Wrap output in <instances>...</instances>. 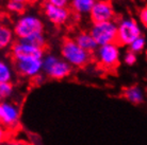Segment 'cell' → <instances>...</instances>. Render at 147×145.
I'll return each mask as SVG.
<instances>
[{"label": "cell", "mask_w": 147, "mask_h": 145, "mask_svg": "<svg viewBox=\"0 0 147 145\" xmlns=\"http://www.w3.org/2000/svg\"><path fill=\"white\" fill-rule=\"evenodd\" d=\"M61 58L71 68L85 67L92 59V54L84 51L71 38H65L61 45Z\"/></svg>", "instance_id": "cell-1"}, {"label": "cell", "mask_w": 147, "mask_h": 145, "mask_svg": "<svg viewBox=\"0 0 147 145\" xmlns=\"http://www.w3.org/2000/svg\"><path fill=\"white\" fill-rule=\"evenodd\" d=\"M14 35L19 40H27L40 33H44V23L33 14H22L14 25Z\"/></svg>", "instance_id": "cell-2"}, {"label": "cell", "mask_w": 147, "mask_h": 145, "mask_svg": "<svg viewBox=\"0 0 147 145\" xmlns=\"http://www.w3.org/2000/svg\"><path fill=\"white\" fill-rule=\"evenodd\" d=\"M73 68L62 58L55 54L44 55L42 61V73L51 80H64L71 74Z\"/></svg>", "instance_id": "cell-3"}, {"label": "cell", "mask_w": 147, "mask_h": 145, "mask_svg": "<svg viewBox=\"0 0 147 145\" xmlns=\"http://www.w3.org/2000/svg\"><path fill=\"white\" fill-rule=\"evenodd\" d=\"M116 44L118 46H129L136 38L143 35L140 23L132 17L121 19L118 22H116Z\"/></svg>", "instance_id": "cell-4"}, {"label": "cell", "mask_w": 147, "mask_h": 145, "mask_svg": "<svg viewBox=\"0 0 147 145\" xmlns=\"http://www.w3.org/2000/svg\"><path fill=\"white\" fill-rule=\"evenodd\" d=\"M88 33L94 38L98 47L105 46V45L114 44V43H116L117 25L114 20L96 22V23H93Z\"/></svg>", "instance_id": "cell-5"}, {"label": "cell", "mask_w": 147, "mask_h": 145, "mask_svg": "<svg viewBox=\"0 0 147 145\" xmlns=\"http://www.w3.org/2000/svg\"><path fill=\"white\" fill-rule=\"evenodd\" d=\"M95 54L97 63L103 69H115L121 62V48L116 43L100 46L95 51Z\"/></svg>", "instance_id": "cell-6"}, {"label": "cell", "mask_w": 147, "mask_h": 145, "mask_svg": "<svg viewBox=\"0 0 147 145\" xmlns=\"http://www.w3.org/2000/svg\"><path fill=\"white\" fill-rule=\"evenodd\" d=\"M42 61L43 58L27 57L14 61L15 71L22 77L32 78L42 74Z\"/></svg>", "instance_id": "cell-7"}, {"label": "cell", "mask_w": 147, "mask_h": 145, "mask_svg": "<svg viewBox=\"0 0 147 145\" xmlns=\"http://www.w3.org/2000/svg\"><path fill=\"white\" fill-rule=\"evenodd\" d=\"M20 120V108L11 101L0 103V125L13 129L18 125Z\"/></svg>", "instance_id": "cell-8"}, {"label": "cell", "mask_w": 147, "mask_h": 145, "mask_svg": "<svg viewBox=\"0 0 147 145\" xmlns=\"http://www.w3.org/2000/svg\"><path fill=\"white\" fill-rule=\"evenodd\" d=\"M88 15L92 19L93 23H96V22L112 21L114 20L116 14L111 1L97 0Z\"/></svg>", "instance_id": "cell-9"}, {"label": "cell", "mask_w": 147, "mask_h": 145, "mask_svg": "<svg viewBox=\"0 0 147 145\" xmlns=\"http://www.w3.org/2000/svg\"><path fill=\"white\" fill-rule=\"evenodd\" d=\"M11 54L14 61L27 57L43 58L45 55L44 49L37 48L26 40H18L12 45Z\"/></svg>", "instance_id": "cell-10"}, {"label": "cell", "mask_w": 147, "mask_h": 145, "mask_svg": "<svg viewBox=\"0 0 147 145\" xmlns=\"http://www.w3.org/2000/svg\"><path fill=\"white\" fill-rule=\"evenodd\" d=\"M43 12L46 18L48 19V21L55 25H65L69 20L70 15H71L68 7H55V5L46 3V2L43 7Z\"/></svg>", "instance_id": "cell-11"}, {"label": "cell", "mask_w": 147, "mask_h": 145, "mask_svg": "<svg viewBox=\"0 0 147 145\" xmlns=\"http://www.w3.org/2000/svg\"><path fill=\"white\" fill-rule=\"evenodd\" d=\"M123 96L133 105H141L145 101V92L143 88L138 85L126 87L123 91Z\"/></svg>", "instance_id": "cell-12"}, {"label": "cell", "mask_w": 147, "mask_h": 145, "mask_svg": "<svg viewBox=\"0 0 147 145\" xmlns=\"http://www.w3.org/2000/svg\"><path fill=\"white\" fill-rule=\"evenodd\" d=\"M74 40L76 41V44L79 47L82 48L83 50L88 52V53H91V54H92L93 52H95L97 50V48H98L96 41L94 40V38L91 36V34L88 32L78 33Z\"/></svg>", "instance_id": "cell-13"}, {"label": "cell", "mask_w": 147, "mask_h": 145, "mask_svg": "<svg viewBox=\"0 0 147 145\" xmlns=\"http://www.w3.org/2000/svg\"><path fill=\"white\" fill-rule=\"evenodd\" d=\"M97 0H70L69 5L77 16L88 15Z\"/></svg>", "instance_id": "cell-14"}, {"label": "cell", "mask_w": 147, "mask_h": 145, "mask_svg": "<svg viewBox=\"0 0 147 145\" xmlns=\"http://www.w3.org/2000/svg\"><path fill=\"white\" fill-rule=\"evenodd\" d=\"M14 41L13 30L4 25H0V50L11 47Z\"/></svg>", "instance_id": "cell-15"}, {"label": "cell", "mask_w": 147, "mask_h": 145, "mask_svg": "<svg viewBox=\"0 0 147 145\" xmlns=\"http://www.w3.org/2000/svg\"><path fill=\"white\" fill-rule=\"evenodd\" d=\"M13 78V69L11 65L0 58V83H7L11 82Z\"/></svg>", "instance_id": "cell-16"}, {"label": "cell", "mask_w": 147, "mask_h": 145, "mask_svg": "<svg viewBox=\"0 0 147 145\" xmlns=\"http://www.w3.org/2000/svg\"><path fill=\"white\" fill-rule=\"evenodd\" d=\"M14 93V86L11 82L0 83V103L9 101Z\"/></svg>", "instance_id": "cell-17"}, {"label": "cell", "mask_w": 147, "mask_h": 145, "mask_svg": "<svg viewBox=\"0 0 147 145\" xmlns=\"http://www.w3.org/2000/svg\"><path fill=\"white\" fill-rule=\"evenodd\" d=\"M145 46H146V39H145V37L142 35V36L136 38L131 44L129 45L128 47H129V51H131L134 54L138 55L139 53H141V52L145 49Z\"/></svg>", "instance_id": "cell-18"}, {"label": "cell", "mask_w": 147, "mask_h": 145, "mask_svg": "<svg viewBox=\"0 0 147 145\" xmlns=\"http://www.w3.org/2000/svg\"><path fill=\"white\" fill-rule=\"evenodd\" d=\"M7 10L13 14L22 15L26 11V4L22 2H15V1H9L7 5Z\"/></svg>", "instance_id": "cell-19"}, {"label": "cell", "mask_w": 147, "mask_h": 145, "mask_svg": "<svg viewBox=\"0 0 147 145\" xmlns=\"http://www.w3.org/2000/svg\"><path fill=\"white\" fill-rule=\"evenodd\" d=\"M138 61V55L134 54L131 51H128L125 55H124V63L127 66H133Z\"/></svg>", "instance_id": "cell-20"}, {"label": "cell", "mask_w": 147, "mask_h": 145, "mask_svg": "<svg viewBox=\"0 0 147 145\" xmlns=\"http://www.w3.org/2000/svg\"><path fill=\"white\" fill-rule=\"evenodd\" d=\"M139 21L141 25H143V27L146 28L147 25V7H144L140 9L139 11Z\"/></svg>", "instance_id": "cell-21"}, {"label": "cell", "mask_w": 147, "mask_h": 145, "mask_svg": "<svg viewBox=\"0 0 147 145\" xmlns=\"http://www.w3.org/2000/svg\"><path fill=\"white\" fill-rule=\"evenodd\" d=\"M70 0H46V3L52 4L55 7H67L69 5Z\"/></svg>", "instance_id": "cell-22"}, {"label": "cell", "mask_w": 147, "mask_h": 145, "mask_svg": "<svg viewBox=\"0 0 147 145\" xmlns=\"http://www.w3.org/2000/svg\"><path fill=\"white\" fill-rule=\"evenodd\" d=\"M7 137V131L2 125H0V145L3 144Z\"/></svg>", "instance_id": "cell-23"}, {"label": "cell", "mask_w": 147, "mask_h": 145, "mask_svg": "<svg viewBox=\"0 0 147 145\" xmlns=\"http://www.w3.org/2000/svg\"><path fill=\"white\" fill-rule=\"evenodd\" d=\"M3 145H26L24 142L22 141H16V140H13V141H7L5 142Z\"/></svg>", "instance_id": "cell-24"}, {"label": "cell", "mask_w": 147, "mask_h": 145, "mask_svg": "<svg viewBox=\"0 0 147 145\" xmlns=\"http://www.w3.org/2000/svg\"><path fill=\"white\" fill-rule=\"evenodd\" d=\"M9 1H15V2H22V3H25L27 4L29 2L30 0H9Z\"/></svg>", "instance_id": "cell-25"}, {"label": "cell", "mask_w": 147, "mask_h": 145, "mask_svg": "<svg viewBox=\"0 0 147 145\" xmlns=\"http://www.w3.org/2000/svg\"><path fill=\"white\" fill-rule=\"evenodd\" d=\"M108 1H114V0H108Z\"/></svg>", "instance_id": "cell-26"}]
</instances>
